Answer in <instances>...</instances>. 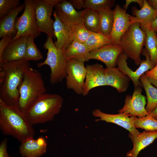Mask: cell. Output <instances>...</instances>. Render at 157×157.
<instances>
[{
	"label": "cell",
	"instance_id": "obj_1",
	"mask_svg": "<svg viewBox=\"0 0 157 157\" xmlns=\"http://www.w3.org/2000/svg\"><path fill=\"white\" fill-rule=\"evenodd\" d=\"M30 67L24 59L0 65V100L8 105H17L20 86Z\"/></svg>",
	"mask_w": 157,
	"mask_h": 157
},
{
	"label": "cell",
	"instance_id": "obj_2",
	"mask_svg": "<svg viewBox=\"0 0 157 157\" xmlns=\"http://www.w3.org/2000/svg\"><path fill=\"white\" fill-rule=\"evenodd\" d=\"M33 125L17 105H8L0 100V129L6 135H11L21 142L35 134Z\"/></svg>",
	"mask_w": 157,
	"mask_h": 157
},
{
	"label": "cell",
	"instance_id": "obj_3",
	"mask_svg": "<svg viewBox=\"0 0 157 157\" xmlns=\"http://www.w3.org/2000/svg\"><path fill=\"white\" fill-rule=\"evenodd\" d=\"M46 92L41 73L30 67L25 72L20 87L19 98L17 105L19 109L25 114Z\"/></svg>",
	"mask_w": 157,
	"mask_h": 157
},
{
	"label": "cell",
	"instance_id": "obj_4",
	"mask_svg": "<svg viewBox=\"0 0 157 157\" xmlns=\"http://www.w3.org/2000/svg\"><path fill=\"white\" fill-rule=\"evenodd\" d=\"M63 99L57 94L45 93L28 108L25 114L33 125L45 123L52 120L60 112Z\"/></svg>",
	"mask_w": 157,
	"mask_h": 157
},
{
	"label": "cell",
	"instance_id": "obj_5",
	"mask_svg": "<svg viewBox=\"0 0 157 157\" xmlns=\"http://www.w3.org/2000/svg\"><path fill=\"white\" fill-rule=\"evenodd\" d=\"M44 48L47 50L46 59L38 64V67L44 65L49 66L50 68L51 73L49 81L52 85L62 81L65 78L66 74V67L67 60L64 51L57 48L54 45L53 37L47 36Z\"/></svg>",
	"mask_w": 157,
	"mask_h": 157
},
{
	"label": "cell",
	"instance_id": "obj_6",
	"mask_svg": "<svg viewBox=\"0 0 157 157\" xmlns=\"http://www.w3.org/2000/svg\"><path fill=\"white\" fill-rule=\"evenodd\" d=\"M146 37L145 31L141 29L139 23L135 22L130 24L119 41V44L123 52L137 65H140L142 61L140 55L145 45Z\"/></svg>",
	"mask_w": 157,
	"mask_h": 157
},
{
	"label": "cell",
	"instance_id": "obj_7",
	"mask_svg": "<svg viewBox=\"0 0 157 157\" xmlns=\"http://www.w3.org/2000/svg\"><path fill=\"white\" fill-rule=\"evenodd\" d=\"M24 3V12L16 20L17 32L12 40L22 36L30 37L34 39L41 33L37 23L34 0H25Z\"/></svg>",
	"mask_w": 157,
	"mask_h": 157
},
{
	"label": "cell",
	"instance_id": "obj_8",
	"mask_svg": "<svg viewBox=\"0 0 157 157\" xmlns=\"http://www.w3.org/2000/svg\"><path fill=\"white\" fill-rule=\"evenodd\" d=\"M35 18L40 32L55 38L51 16L53 8L60 0H34Z\"/></svg>",
	"mask_w": 157,
	"mask_h": 157
},
{
	"label": "cell",
	"instance_id": "obj_9",
	"mask_svg": "<svg viewBox=\"0 0 157 157\" xmlns=\"http://www.w3.org/2000/svg\"><path fill=\"white\" fill-rule=\"evenodd\" d=\"M87 72L84 63L74 59L67 60L66 73V87L77 94H82Z\"/></svg>",
	"mask_w": 157,
	"mask_h": 157
},
{
	"label": "cell",
	"instance_id": "obj_10",
	"mask_svg": "<svg viewBox=\"0 0 157 157\" xmlns=\"http://www.w3.org/2000/svg\"><path fill=\"white\" fill-rule=\"evenodd\" d=\"M142 53L146 57V59L141 61L139 67L135 71H133L128 67L126 62L128 57L124 52H122L119 56L116 61V65L118 66V68L132 81L134 88L138 86L142 87L140 81V78L146 72L151 69L154 67L145 48L143 49Z\"/></svg>",
	"mask_w": 157,
	"mask_h": 157
},
{
	"label": "cell",
	"instance_id": "obj_11",
	"mask_svg": "<svg viewBox=\"0 0 157 157\" xmlns=\"http://www.w3.org/2000/svg\"><path fill=\"white\" fill-rule=\"evenodd\" d=\"M142 87L134 88L132 96L126 95L124 105L118 110L119 113H129L139 118H142L148 115L146 109V98L142 94Z\"/></svg>",
	"mask_w": 157,
	"mask_h": 157
},
{
	"label": "cell",
	"instance_id": "obj_12",
	"mask_svg": "<svg viewBox=\"0 0 157 157\" xmlns=\"http://www.w3.org/2000/svg\"><path fill=\"white\" fill-rule=\"evenodd\" d=\"M93 115L99 117V119L95 120L96 121H103L106 122L116 124L128 130L133 135L137 136L140 133L136 129L134 125L135 116L127 113H119L117 114H107L96 109L92 112Z\"/></svg>",
	"mask_w": 157,
	"mask_h": 157
},
{
	"label": "cell",
	"instance_id": "obj_13",
	"mask_svg": "<svg viewBox=\"0 0 157 157\" xmlns=\"http://www.w3.org/2000/svg\"><path fill=\"white\" fill-rule=\"evenodd\" d=\"M54 8V11L58 17L66 25L70 26L83 23V16L86 9L77 11L69 1L66 0H60Z\"/></svg>",
	"mask_w": 157,
	"mask_h": 157
},
{
	"label": "cell",
	"instance_id": "obj_14",
	"mask_svg": "<svg viewBox=\"0 0 157 157\" xmlns=\"http://www.w3.org/2000/svg\"><path fill=\"white\" fill-rule=\"evenodd\" d=\"M114 21L110 38L112 44H119L122 36L129 28L130 24L129 14L119 4L113 10Z\"/></svg>",
	"mask_w": 157,
	"mask_h": 157
},
{
	"label": "cell",
	"instance_id": "obj_15",
	"mask_svg": "<svg viewBox=\"0 0 157 157\" xmlns=\"http://www.w3.org/2000/svg\"><path fill=\"white\" fill-rule=\"evenodd\" d=\"M87 72L83 86L82 94L87 95L92 89L106 85L104 69L101 64L87 65Z\"/></svg>",
	"mask_w": 157,
	"mask_h": 157
},
{
	"label": "cell",
	"instance_id": "obj_16",
	"mask_svg": "<svg viewBox=\"0 0 157 157\" xmlns=\"http://www.w3.org/2000/svg\"><path fill=\"white\" fill-rule=\"evenodd\" d=\"M28 37L22 36L11 41L5 48L0 56V65L24 59Z\"/></svg>",
	"mask_w": 157,
	"mask_h": 157
},
{
	"label": "cell",
	"instance_id": "obj_17",
	"mask_svg": "<svg viewBox=\"0 0 157 157\" xmlns=\"http://www.w3.org/2000/svg\"><path fill=\"white\" fill-rule=\"evenodd\" d=\"M122 52L119 44H108L90 52L89 60H100L106 65V67L110 68L116 65L117 58Z\"/></svg>",
	"mask_w": 157,
	"mask_h": 157
},
{
	"label": "cell",
	"instance_id": "obj_18",
	"mask_svg": "<svg viewBox=\"0 0 157 157\" xmlns=\"http://www.w3.org/2000/svg\"><path fill=\"white\" fill-rule=\"evenodd\" d=\"M132 14L134 16L129 15L131 24L138 23L141 29L145 31L151 29L152 23L157 17V10L152 8L147 0H144L140 10L136 7L132 8Z\"/></svg>",
	"mask_w": 157,
	"mask_h": 157
},
{
	"label": "cell",
	"instance_id": "obj_19",
	"mask_svg": "<svg viewBox=\"0 0 157 157\" xmlns=\"http://www.w3.org/2000/svg\"><path fill=\"white\" fill-rule=\"evenodd\" d=\"M53 16L54 34L57 39L54 44L57 48L65 51L74 41L71 27L63 23L54 11Z\"/></svg>",
	"mask_w": 157,
	"mask_h": 157
},
{
	"label": "cell",
	"instance_id": "obj_20",
	"mask_svg": "<svg viewBox=\"0 0 157 157\" xmlns=\"http://www.w3.org/2000/svg\"><path fill=\"white\" fill-rule=\"evenodd\" d=\"M104 73L106 85L113 87L120 93L127 90L130 79L118 67H106Z\"/></svg>",
	"mask_w": 157,
	"mask_h": 157
},
{
	"label": "cell",
	"instance_id": "obj_21",
	"mask_svg": "<svg viewBox=\"0 0 157 157\" xmlns=\"http://www.w3.org/2000/svg\"><path fill=\"white\" fill-rule=\"evenodd\" d=\"M129 137L133 144L132 149L127 153L128 157H137L140 152L152 143L157 138V131L145 130L138 135L135 136L129 133Z\"/></svg>",
	"mask_w": 157,
	"mask_h": 157
},
{
	"label": "cell",
	"instance_id": "obj_22",
	"mask_svg": "<svg viewBox=\"0 0 157 157\" xmlns=\"http://www.w3.org/2000/svg\"><path fill=\"white\" fill-rule=\"evenodd\" d=\"M25 4L20 5L0 20V37L7 35L14 37L17 31L15 23L17 16L24 9Z\"/></svg>",
	"mask_w": 157,
	"mask_h": 157
},
{
	"label": "cell",
	"instance_id": "obj_23",
	"mask_svg": "<svg viewBox=\"0 0 157 157\" xmlns=\"http://www.w3.org/2000/svg\"><path fill=\"white\" fill-rule=\"evenodd\" d=\"M47 146H41L34 137H30L21 142L19 153L24 157H39L45 154Z\"/></svg>",
	"mask_w": 157,
	"mask_h": 157
},
{
	"label": "cell",
	"instance_id": "obj_24",
	"mask_svg": "<svg viewBox=\"0 0 157 157\" xmlns=\"http://www.w3.org/2000/svg\"><path fill=\"white\" fill-rule=\"evenodd\" d=\"M67 60L74 59L84 62L88 60L90 52L84 43L74 40L64 51Z\"/></svg>",
	"mask_w": 157,
	"mask_h": 157
},
{
	"label": "cell",
	"instance_id": "obj_25",
	"mask_svg": "<svg viewBox=\"0 0 157 157\" xmlns=\"http://www.w3.org/2000/svg\"><path fill=\"white\" fill-rule=\"evenodd\" d=\"M98 13L99 17L98 33L110 38L114 21L113 10L104 8L99 11Z\"/></svg>",
	"mask_w": 157,
	"mask_h": 157
},
{
	"label": "cell",
	"instance_id": "obj_26",
	"mask_svg": "<svg viewBox=\"0 0 157 157\" xmlns=\"http://www.w3.org/2000/svg\"><path fill=\"white\" fill-rule=\"evenodd\" d=\"M139 79L146 94L147 103L146 109L149 114L157 106V88L149 82L145 73Z\"/></svg>",
	"mask_w": 157,
	"mask_h": 157
},
{
	"label": "cell",
	"instance_id": "obj_27",
	"mask_svg": "<svg viewBox=\"0 0 157 157\" xmlns=\"http://www.w3.org/2000/svg\"><path fill=\"white\" fill-rule=\"evenodd\" d=\"M84 44L90 52L112 44L109 38L99 33L91 32Z\"/></svg>",
	"mask_w": 157,
	"mask_h": 157
},
{
	"label": "cell",
	"instance_id": "obj_28",
	"mask_svg": "<svg viewBox=\"0 0 157 157\" xmlns=\"http://www.w3.org/2000/svg\"><path fill=\"white\" fill-rule=\"evenodd\" d=\"M146 37L145 44L150 59L154 66L157 64V47L156 43V32L150 29L145 31Z\"/></svg>",
	"mask_w": 157,
	"mask_h": 157
},
{
	"label": "cell",
	"instance_id": "obj_29",
	"mask_svg": "<svg viewBox=\"0 0 157 157\" xmlns=\"http://www.w3.org/2000/svg\"><path fill=\"white\" fill-rule=\"evenodd\" d=\"M86 10L83 16L84 26L90 31L98 33L99 23L98 12L92 10Z\"/></svg>",
	"mask_w": 157,
	"mask_h": 157
},
{
	"label": "cell",
	"instance_id": "obj_30",
	"mask_svg": "<svg viewBox=\"0 0 157 157\" xmlns=\"http://www.w3.org/2000/svg\"><path fill=\"white\" fill-rule=\"evenodd\" d=\"M43 56L34 42V39L28 37L26 47L24 59L26 60L37 61L41 60Z\"/></svg>",
	"mask_w": 157,
	"mask_h": 157
},
{
	"label": "cell",
	"instance_id": "obj_31",
	"mask_svg": "<svg viewBox=\"0 0 157 157\" xmlns=\"http://www.w3.org/2000/svg\"><path fill=\"white\" fill-rule=\"evenodd\" d=\"M134 125L136 129L141 128L150 131H157V120L149 114L142 118L135 117Z\"/></svg>",
	"mask_w": 157,
	"mask_h": 157
},
{
	"label": "cell",
	"instance_id": "obj_32",
	"mask_svg": "<svg viewBox=\"0 0 157 157\" xmlns=\"http://www.w3.org/2000/svg\"><path fill=\"white\" fill-rule=\"evenodd\" d=\"M115 4L114 0H84V9L93 10L98 12L104 8H111Z\"/></svg>",
	"mask_w": 157,
	"mask_h": 157
},
{
	"label": "cell",
	"instance_id": "obj_33",
	"mask_svg": "<svg viewBox=\"0 0 157 157\" xmlns=\"http://www.w3.org/2000/svg\"><path fill=\"white\" fill-rule=\"evenodd\" d=\"M70 27L74 40L84 43L88 38L90 31L85 27L83 23L77 24Z\"/></svg>",
	"mask_w": 157,
	"mask_h": 157
},
{
	"label": "cell",
	"instance_id": "obj_34",
	"mask_svg": "<svg viewBox=\"0 0 157 157\" xmlns=\"http://www.w3.org/2000/svg\"><path fill=\"white\" fill-rule=\"evenodd\" d=\"M19 0H0V19L7 15L19 6Z\"/></svg>",
	"mask_w": 157,
	"mask_h": 157
},
{
	"label": "cell",
	"instance_id": "obj_35",
	"mask_svg": "<svg viewBox=\"0 0 157 157\" xmlns=\"http://www.w3.org/2000/svg\"><path fill=\"white\" fill-rule=\"evenodd\" d=\"M145 74L149 82L157 88V64L152 69L147 71Z\"/></svg>",
	"mask_w": 157,
	"mask_h": 157
},
{
	"label": "cell",
	"instance_id": "obj_36",
	"mask_svg": "<svg viewBox=\"0 0 157 157\" xmlns=\"http://www.w3.org/2000/svg\"><path fill=\"white\" fill-rule=\"evenodd\" d=\"M14 37L13 36L7 35L2 38L0 41V56L8 44L13 40Z\"/></svg>",
	"mask_w": 157,
	"mask_h": 157
},
{
	"label": "cell",
	"instance_id": "obj_37",
	"mask_svg": "<svg viewBox=\"0 0 157 157\" xmlns=\"http://www.w3.org/2000/svg\"><path fill=\"white\" fill-rule=\"evenodd\" d=\"M8 139L4 138L0 144V157H10L7 151Z\"/></svg>",
	"mask_w": 157,
	"mask_h": 157
},
{
	"label": "cell",
	"instance_id": "obj_38",
	"mask_svg": "<svg viewBox=\"0 0 157 157\" xmlns=\"http://www.w3.org/2000/svg\"><path fill=\"white\" fill-rule=\"evenodd\" d=\"M69 1L76 10L83 9L84 0H70Z\"/></svg>",
	"mask_w": 157,
	"mask_h": 157
},
{
	"label": "cell",
	"instance_id": "obj_39",
	"mask_svg": "<svg viewBox=\"0 0 157 157\" xmlns=\"http://www.w3.org/2000/svg\"><path fill=\"white\" fill-rule=\"evenodd\" d=\"M144 0H126V3L124 6V9L126 11L129 5L132 2L137 3L141 8L143 6Z\"/></svg>",
	"mask_w": 157,
	"mask_h": 157
},
{
	"label": "cell",
	"instance_id": "obj_40",
	"mask_svg": "<svg viewBox=\"0 0 157 157\" xmlns=\"http://www.w3.org/2000/svg\"><path fill=\"white\" fill-rule=\"evenodd\" d=\"M36 140L37 143L39 145L41 146H47L46 140L43 137H39Z\"/></svg>",
	"mask_w": 157,
	"mask_h": 157
},
{
	"label": "cell",
	"instance_id": "obj_41",
	"mask_svg": "<svg viewBox=\"0 0 157 157\" xmlns=\"http://www.w3.org/2000/svg\"><path fill=\"white\" fill-rule=\"evenodd\" d=\"M147 1L152 8L157 10V0H147Z\"/></svg>",
	"mask_w": 157,
	"mask_h": 157
},
{
	"label": "cell",
	"instance_id": "obj_42",
	"mask_svg": "<svg viewBox=\"0 0 157 157\" xmlns=\"http://www.w3.org/2000/svg\"><path fill=\"white\" fill-rule=\"evenodd\" d=\"M151 29L156 32L157 31V17L152 23Z\"/></svg>",
	"mask_w": 157,
	"mask_h": 157
},
{
	"label": "cell",
	"instance_id": "obj_43",
	"mask_svg": "<svg viewBox=\"0 0 157 157\" xmlns=\"http://www.w3.org/2000/svg\"><path fill=\"white\" fill-rule=\"evenodd\" d=\"M153 118L157 120V106L150 114Z\"/></svg>",
	"mask_w": 157,
	"mask_h": 157
},
{
	"label": "cell",
	"instance_id": "obj_44",
	"mask_svg": "<svg viewBox=\"0 0 157 157\" xmlns=\"http://www.w3.org/2000/svg\"><path fill=\"white\" fill-rule=\"evenodd\" d=\"M156 46H157V34H156Z\"/></svg>",
	"mask_w": 157,
	"mask_h": 157
}]
</instances>
